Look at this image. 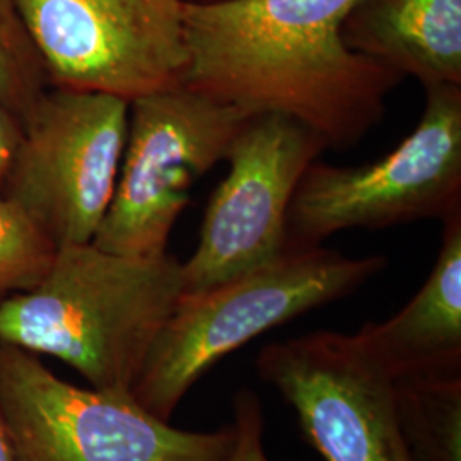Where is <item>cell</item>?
<instances>
[{
    "label": "cell",
    "mask_w": 461,
    "mask_h": 461,
    "mask_svg": "<svg viewBox=\"0 0 461 461\" xmlns=\"http://www.w3.org/2000/svg\"><path fill=\"white\" fill-rule=\"evenodd\" d=\"M16 2L53 87L131 103L183 84V0Z\"/></svg>",
    "instance_id": "cell-8"
},
{
    "label": "cell",
    "mask_w": 461,
    "mask_h": 461,
    "mask_svg": "<svg viewBox=\"0 0 461 461\" xmlns=\"http://www.w3.org/2000/svg\"><path fill=\"white\" fill-rule=\"evenodd\" d=\"M234 443L226 461H268L264 446V407L249 390H240L232 400Z\"/></svg>",
    "instance_id": "cell-16"
},
{
    "label": "cell",
    "mask_w": 461,
    "mask_h": 461,
    "mask_svg": "<svg viewBox=\"0 0 461 461\" xmlns=\"http://www.w3.org/2000/svg\"><path fill=\"white\" fill-rule=\"evenodd\" d=\"M251 115L186 86L131 101L115 194L93 245L129 257L167 253L194 185L226 161Z\"/></svg>",
    "instance_id": "cell-6"
},
{
    "label": "cell",
    "mask_w": 461,
    "mask_h": 461,
    "mask_svg": "<svg viewBox=\"0 0 461 461\" xmlns=\"http://www.w3.org/2000/svg\"><path fill=\"white\" fill-rule=\"evenodd\" d=\"M325 150L294 118L249 116L230 144V171L207 203L197 248L182 264L183 293L236 279L284 253L297 185Z\"/></svg>",
    "instance_id": "cell-9"
},
{
    "label": "cell",
    "mask_w": 461,
    "mask_h": 461,
    "mask_svg": "<svg viewBox=\"0 0 461 461\" xmlns=\"http://www.w3.org/2000/svg\"><path fill=\"white\" fill-rule=\"evenodd\" d=\"M59 247L14 200L0 194V299L34 287Z\"/></svg>",
    "instance_id": "cell-15"
},
{
    "label": "cell",
    "mask_w": 461,
    "mask_h": 461,
    "mask_svg": "<svg viewBox=\"0 0 461 461\" xmlns=\"http://www.w3.org/2000/svg\"><path fill=\"white\" fill-rule=\"evenodd\" d=\"M388 258L289 247L272 262L197 293H183L133 386L139 405L167 420L183 396L236 348L301 314L352 294Z\"/></svg>",
    "instance_id": "cell-3"
},
{
    "label": "cell",
    "mask_w": 461,
    "mask_h": 461,
    "mask_svg": "<svg viewBox=\"0 0 461 461\" xmlns=\"http://www.w3.org/2000/svg\"><path fill=\"white\" fill-rule=\"evenodd\" d=\"M0 461H14V455H13V449H11L7 429H5L2 415H0Z\"/></svg>",
    "instance_id": "cell-18"
},
{
    "label": "cell",
    "mask_w": 461,
    "mask_h": 461,
    "mask_svg": "<svg viewBox=\"0 0 461 461\" xmlns=\"http://www.w3.org/2000/svg\"><path fill=\"white\" fill-rule=\"evenodd\" d=\"M257 371L294 409L303 438L323 460L412 461L393 381L356 335L321 330L268 344Z\"/></svg>",
    "instance_id": "cell-10"
},
{
    "label": "cell",
    "mask_w": 461,
    "mask_h": 461,
    "mask_svg": "<svg viewBox=\"0 0 461 461\" xmlns=\"http://www.w3.org/2000/svg\"><path fill=\"white\" fill-rule=\"evenodd\" d=\"M21 137H23V123L0 101V186L5 180L9 166L13 163Z\"/></svg>",
    "instance_id": "cell-17"
},
{
    "label": "cell",
    "mask_w": 461,
    "mask_h": 461,
    "mask_svg": "<svg viewBox=\"0 0 461 461\" xmlns=\"http://www.w3.org/2000/svg\"><path fill=\"white\" fill-rule=\"evenodd\" d=\"M131 103L106 93L53 87L23 123L0 186L57 247L93 243L115 194Z\"/></svg>",
    "instance_id": "cell-7"
},
{
    "label": "cell",
    "mask_w": 461,
    "mask_h": 461,
    "mask_svg": "<svg viewBox=\"0 0 461 461\" xmlns=\"http://www.w3.org/2000/svg\"><path fill=\"white\" fill-rule=\"evenodd\" d=\"M441 222L438 260L420 291L390 320L356 333L392 379L461 373V211Z\"/></svg>",
    "instance_id": "cell-11"
},
{
    "label": "cell",
    "mask_w": 461,
    "mask_h": 461,
    "mask_svg": "<svg viewBox=\"0 0 461 461\" xmlns=\"http://www.w3.org/2000/svg\"><path fill=\"white\" fill-rule=\"evenodd\" d=\"M0 415L14 461H226L234 429L173 428L132 395L79 388L0 340Z\"/></svg>",
    "instance_id": "cell-4"
},
{
    "label": "cell",
    "mask_w": 461,
    "mask_h": 461,
    "mask_svg": "<svg viewBox=\"0 0 461 461\" xmlns=\"http://www.w3.org/2000/svg\"><path fill=\"white\" fill-rule=\"evenodd\" d=\"M342 38L422 87L461 86V0H356Z\"/></svg>",
    "instance_id": "cell-12"
},
{
    "label": "cell",
    "mask_w": 461,
    "mask_h": 461,
    "mask_svg": "<svg viewBox=\"0 0 461 461\" xmlns=\"http://www.w3.org/2000/svg\"><path fill=\"white\" fill-rule=\"evenodd\" d=\"M417 127L364 166L314 159L287 215L289 247H320L340 230H384L461 211V86L424 87Z\"/></svg>",
    "instance_id": "cell-5"
},
{
    "label": "cell",
    "mask_w": 461,
    "mask_h": 461,
    "mask_svg": "<svg viewBox=\"0 0 461 461\" xmlns=\"http://www.w3.org/2000/svg\"><path fill=\"white\" fill-rule=\"evenodd\" d=\"M49 87L16 0H0V101L24 123Z\"/></svg>",
    "instance_id": "cell-14"
},
{
    "label": "cell",
    "mask_w": 461,
    "mask_h": 461,
    "mask_svg": "<svg viewBox=\"0 0 461 461\" xmlns=\"http://www.w3.org/2000/svg\"><path fill=\"white\" fill-rule=\"evenodd\" d=\"M356 0L185 4L182 86L248 113H280L327 149L356 148L386 113L400 74L348 49Z\"/></svg>",
    "instance_id": "cell-1"
},
{
    "label": "cell",
    "mask_w": 461,
    "mask_h": 461,
    "mask_svg": "<svg viewBox=\"0 0 461 461\" xmlns=\"http://www.w3.org/2000/svg\"><path fill=\"white\" fill-rule=\"evenodd\" d=\"M183 291L182 262L169 253L66 245L34 287L0 299V340L60 359L95 390L132 395Z\"/></svg>",
    "instance_id": "cell-2"
},
{
    "label": "cell",
    "mask_w": 461,
    "mask_h": 461,
    "mask_svg": "<svg viewBox=\"0 0 461 461\" xmlns=\"http://www.w3.org/2000/svg\"><path fill=\"white\" fill-rule=\"evenodd\" d=\"M185 4H214V2H222V0H183Z\"/></svg>",
    "instance_id": "cell-19"
},
{
    "label": "cell",
    "mask_w": 461,
    "mask_h": 461,
    "mask_svg": "<svg viewBox=\"0 0 461 461\" xmlns=\"http://www.w3.org/2000/svg\"><path fill=\"white\" fill-rule=\"evenodd\" d=\"M392 381L396 420L412 461H461V373Z\"/></svg>",
    "instance_id": "cell-13"
}]
</instances>
